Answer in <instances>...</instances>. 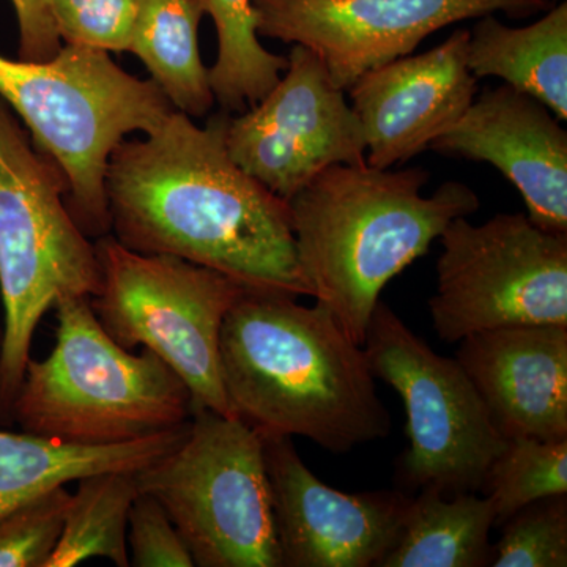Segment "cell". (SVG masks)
<instances>
[{
  "mask_svg": "<svg viewBox=\"0 0 567 567\" xmlns=\"http://www.w3.org/2000/svg\"><path fill=\"white\" fill-rule=\"evenodd\" d=\"M50 7L63 44L130 51L141 0H50Z\"/></svg>",
  "mask_w": 567,
  "mask_h": 567,
  "instance_id": "obj_26",
  "label": "cell"
},
{
  "mask_svg": "<svg viewBox=\"0 0 567 567\" xmlns=\"http://www.w3.org/2000/svg\"><path fill=\"white\" fill-rule=\"evenodd\" d=\"M363 349L372 375L404 402L410 445L398 462L404 492H481L506 439L456 358L435 353L383 301L372 312Z\"/></svg>",
  "mask_w": 567,
  "mask_h": 567,
  "instance_id": "obj_9",
  "label": "cell"
},
{
  "mask_svg": "<svg viewBox=\"0 0 567 567\" xmlns=\"http://www.w3.org/2000/svg\"><path fill=\"white\" fill-rule=\"evenodd\" d=\"M554 0H252L257 33L301 44L347 91L361 74L405 58L440 29L496 11L544 13Z\"/></svg>",
  "mask_w": 567,
  "mask_h": 567,
  "instance_id": "obj_12",
  "label": "cell"
},
{
  "mask_svg": "<svg viewBox=\"0 0 567 567\" xmlns=\"http://www.w3.org/2000/svg\"><path fill=\"white\" fill-rule=\"evenodd\" d=\"M488 566L566 567L567 494L528 503L502 525Z\"/></svg>",
  "mask_w": 567,
  "mask_h": 567,
  "instance_id": "obj_24",
  "label": "cell"
},
{
  "mask_svg": "<svg viewBox=\"0 0 567 567\" xmlns=\"http://www.w3.org/2000/svg\"><path fill=\"white\" fill-rule=\"evenodd\" d=\"M423 169L334 164L289 200L298 267L309 297L363 346L380 293L480 199L461 182L432 196Z\"/></svg>",
  "mask_w": 567,
  "mask_h": 567,
  "instance_id": "obj_3",
  "label": "cell"
},
{
  "mask_svg": "<svg viewBox=\"0 0 567 567\" xmlns=\"http://www.w3.org/2000/svg\"><path fill=\"white\" fill-rule=\"evenodd\" d=\"M130 566L194 567L185 540L153 496L137 494L128 516Z\"/></svg>",
  "mask_w": 567,
  "mask_h": 567,
  "instance_id": "obj_27",
  "label": "cell"
},
{
  "mask_svg": "<svg viewBox=\"0 0 567 567\" xmlns=\"http://www.w3.org/2000/svg\"><path fill=\"white\" fill-rule=\"evenodd\" d=\"M54 309L55 344L44 360L25 364L11 423L73 445L107 446L192 420V393L181 377L152 350L134 354L118 346L91 298H66Z\"/></svg>",
  "mask_w": 567,
  "mask_h": 567,
  "instance_id": "obj_4",
  "label": "cell"
},
{
  "mask_svg": "<svg viewBox=\"0 0 567 567\" xmlns=\"http://www.w3.org/2000/svg\"><path fill=\"white\" fill-rule=\"evenodd\" d=\"M219 360L234 416L259 434L303 436L330 453L390 435L363 346L320 303L245 287L224 319Z\"/></svg>",
  "mask_w": 567,
  "mask_h": 567,
  "instance_id": "obj_2",
  "label": "cell"
},
{
  "mask_svg": "<svg viewBox=\"0 0 567 567\" xmlns=\"http://www.w3.org/2000/svg\"><path fill=\"white\" fill-rule=\"evenodd\" d=\"M102 287L91 298L103 330L123 349L152 350L181 377L193 410L235 417L221 377L219 338L245 286L166 254H142L112 235L96 240Z\"/></svg>",
  "mask_w": 567,
  "mask_h": 567,
  "instance_id": "obj_8",
  "label": "cell"
},
{
  "mask_svg": "<svg viewBox=\"0 0 567 567\" xmlns=\"http://www.w3.org/2000/svg\"><path fill=\"white\" fill-rule=\"evenodd\" d=\"M281 567H377L393 548L412 496L346 494L306 466L292 436L260 434Z\"/></svg>",
  "mask_w": 567,
  "mask_h": 567,
  "instance_id": "obj_13",
  "label": "cell"
},
{
  "mask_svg": "<svg viewBox=\"0 0 567 567\" xmlns=\"http://www.w3.org/2000/svg\"><path fill=\"white\" fill-rule=\"evenodd\" d=\"M134 477L164 507L194 566L281 567L262 435L251 425L193 410L181 445Z\"/></svg>",
  "mask_w": 567,
  "mask_h": 567,
  "instance_id": "obj_7",
  "label": "cell"
},
{
  "mask_svg": "<svg viewBox=\"0 0 567 567\" xmlns=\"http://www.w3.org/2000/svg\"><path fill=\"white\" fill-rule=\"evenodd\" d=\"M140 494L134 473L106 472L78 481L71 494L59 546L47 567H73L92 558L130 566V509Z\"/></svg>",
  "mask_w": 567,
  "mask_h": 567,
  "instance_id": "obj_21",
  "label": "cell"
},
{
  "mask_svg": "<svg viewBox=\"0 0 567 567\" xmlns=\"http://www.w3.org/2000/svg\"><path fill=\"white\" fill-rule=\"evenodd\" d=\"M189 421L121 445L85 446L29 432L0 431V518L44 492L106 472L137 473L175 450Z\"/></svg>",
  "mask_w": 567,
  "mask_h": 567,
  "instance_id": "obj_17",
  "label": "cell"
},
{
  "mask_svg": "<svg viewBox=\"0 0 567 567\" xmlns=\"http://www.w3.org/2000/svg\"><path fill=\"white\" fill-rule=\"evenodd\" d=\"M197 2L210 14L218 35V55L208 70L215 102L229 114L245 112L275 87L289 59L260 44L252 0Z\"/></svg>",
  "mask_w": 567,
  "mask_h": 567,
  "instance_id": "obj_22",
  "label": "cell"
},
{
  "mask_svg": "<svg viewBox=\"0 0 567 567\" xmlns=\"http://www.w3.org/2000/svg\"><path fill=\"white\" fill-rule=\"evenodd\" d=\"M275 87L229 117L226 147L238 167L289 203L334 164L365 163L361 123L322 61L293 44Z\"/></svg>",
  "mask_w": 567,
  "mask_h": 567,
  "instance_id": "obj_11",
  "label": "cell"
},
{
  "mask_svg": "<svg viewBox=\"0 0 567 567\" xmlns=\"http://www.w3.org/2000/svg\"><path fill=\"white\" fill-rule=\"evenodd\" d=\"M481 492L495 509V528L520 507L544 496L567 494V439H506L488 466Z\"/></svg>",
  "mask_w": 567,
  "mask_h": 567,
  "instance_id": "obj_23",
  "label": "cell"
},
{
  "mask_svg": "<svg viewBox=\"0 0 567 567\" xmlns=\"http://www.w3.org/2000/svg\"><path fill=\"white\" fill-rule=\"evenodd\" d=\"M495 509L476 492L445 495L420 491L393 548L377 567H484L491 559L488 533Z\"/></svg>",
  "mask_w": 567,
  "mask_h": 567,
  "instance_id": "obj_19",
  "label": "cell"
},
{
  "mask_svg": "<svg viewBox=\"0 0 567 567\" xmlns=\"http://www.w3.org/2000/svg\"><path fill=\"white\" fill-rule=\"evenodd\" d=\"M204 14L197 0H141L130 44L167 102L192 118L204 117L215 104L197 43Z\"/></svg>",
  "mask_w": 567,
  "mask_h": 567,
  "instance_id": "obj_20",
  "label": "cell"
},
{
  "mask_svg": "<svg viewBox=\"0 0 567 567\" xmlns=\"http://www.w3.org/2000/svg\"><path fill=\"white\" fill-rule=\"evenodd\" d=\"M229 117L197 126L174 111L155 132L123 141L106 175L111 235L132 251L181 257L251 289L309 295L289 204L230 158Z\"/></svg>",
  "mask_w": 567,
  "mask_h": 567,
  "instance_id": "obj_1",
  "label": "cell"
},
{
  "mask_svg": "<svg viewBox=\"0 0 567 567\" xmlns=\"http://www.w3.org/2000/svg\"><path fill=\"white\" fill-rule=\"evenodd\" d=\"M456 352L505 439H567V327L520 324L462 339Z\"/></svg>",
  "mask_w": 567,
  "mask_h": 567,
  "instance_id": "obj_16",
  "label": "cell"
},
{
  "mask_svg": "<svg viewBox=\"0 0 567 567\" xmlns=\"http://www.w3.org/2000/svg\"><path fill=\"white\" fill-rule=\"evenodd\" d=\"M69 183L58 163L33 144L0 99V423L31 360L33 336L66 298H92L102 287L99 252L69 210Z\"/></svg>",
  "mask_w": 567,
  "mask_h": 567,
  "instance_id": "obj_6",
  "label": "cell"
},
{
  "mask_svg": "<svg viewBox=\"0 0 567 567\" xmlns=\"http://www.w3.org/2000/svg\"><path fill=\"white\" fill-rule=\"evenodd\" d=\"M0 99L61 166L71 216L96 240L111 234L112 153L130 134L155 132L175 111L152 80L126 73L110 52L74 44H62L47 62L0 54Z\"/></svg>",
  "mask_w": 567,
  "mask_h": 567,
  "instance_id": "obj_5",
  "label": "cell"
},
{
  "mask_svg": "<svg viewBox=\"0 0 567 567\" xmlns=\"http://www.w3.org/2000/svg\"><path fill=\"white\" fill-rule=\"evenodd\" d=\"M2 349H3V322H0V360H2Z\"/></svg>",
  "mask_w": 567,
  "mask_h": 567,
  "instance_id": "obj_29",
  "label": "cell"
},
{
  "mask_svg": "<svg viewBox=\"0 0 567 567\" xmlns=\"http://www.w3.org/2000/svg\"><path fill=\"white\" fill-rule=\"evenodd\" d=\"M429 151L491 163L524 197L529 221L567 234V133L533 96L507 84L486 89Z\"/></svg>",
  "mask_w": 567,
  "mask_h": 567,
  "instance_id": "obj_15",
  "label": "cell"
},
{
  "mask_svg": "<svg viewBox=\"0 0 567 567\" xmlns=\"http://www.w3.org/2000/svg\"><path fill=\"white\" fill-rule=\"evenodd\" d=\"M18 22V54L21 61L47 62L62 48L50 0H10Z\"/></svg>",
  "mask_w": 567,
  "mask_h": 567,
  "instance_id": "obj_28",
  "label": "cell"
},
{
  "mask_svg": "<svg viewBox=\"0 0 567 567\" xmlns=\"http://www.w3.org/2000/svg\"><path fill=\"white\" fill-rule=\"evenodd\" d=\"M466 62L476 80L495 76L567 118V3L551 6L527 28H507L494 14L470 31Z\"/></svg>",
  "mask_w": 567,
  "mask_h": 567,
  "instance_id": "obj_18",
  "label": "cell"
},
{
  "mask_svg": "<svg viewBox=\"0 0 567 567\" xmlns=\"http://www.w3.org/2000/svg\"><path fill=\"white\" fill-rule=\"evenodd\" d=\"M470 31L457 29L434 50L365 71L347 91L365 140V164L391 169L429 151L475 102L466 62Z\"/></svg>",
  "mask_w": 567,
  "mask_h": 567,
  "instance_id": "obj_14",
  "label": "cell"
},
{
  "mask_svg": "<svg viewBox=\"0 0 567 567\" xmlns=\"http://www.w3.org/2000/svg\"><path fill=\"white\" fill-rule=\"evenodd\" d=\"M440 240L429 311L442 341L520 324L567 327V234L499 213L480 226L456 218Z\"/></svg>",
  "mask_w": 567,
  "mask_h": 567,
  "instance_id": "obj_10",
  "label": "cell"
},
{
  "mask_svg": "<svg viewBox=\"0 0 567 567\" xmlns=\"http://www.w3.org/2000/svg\"><path fill=\"white\" fill-rule=\"evenodd\" d=\"M71 494L51 488L0 518V567H47L61 540Z\"/></svg>",
  "mask_w": 567,
  "mask_h": 567,
  "instance_id": "obj_25",
  "label": "cell"
}]
</instances>
